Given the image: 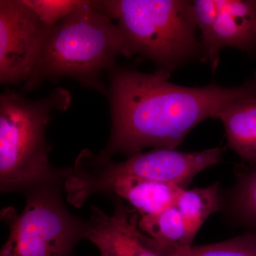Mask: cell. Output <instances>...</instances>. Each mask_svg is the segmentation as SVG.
Returning a JSON list of instances; mask_svg holds the SVG:
<instances>
[{
  "label": "cell",
  "mask_w": 256,
  "mask_h": 256,
  "mask_svg": "<svg viewBox=\"0 0 256 256\" xmlns=\"http://www.w3.org/2000/svg\"><path fill=\"white\" fill-rule=\"evenodd\" d=\"M120 56L131 57L118 26L92 1H85L50 28L24 90L68 77L108 95L101 77L116 68Z\"/></svg>",
  "instance_id": "cell-2"
},
{
  "label": "cell",
  "mask_w": 256,
  "mask_h": 256,
  "mask_svg": "<svg viewBox=\"0 0 256 256\" xmlns=\"http://www.w3.org/2000/svg\"><path fill=\"white\" fill-rule=\"evenodd\" d=\"M194 14L197 28L201 33V42L203 60L204 53L210 44L212 32L218 16V0H196L193 1Z\"/></svg>",
  "instance_id": "cell-17"
},
{
  "label": "cell",
  "mask_w": 256,
  "mask_h": 256,
  "mask_svg": "<svg viewBox=\"0 0 256 256\" xmlns=\"http://www.w3.org/2000/svg\"><path fill=\"white\" fill-rule=\"evenodd\" d=\"M175 206L196 235L208 216L220 210L218 184L205 188H183L178 194Z\"/></svg>",
  "instance_id": "cell-13"
},
{
  "label": "cell",
  "mask_w": 256,
  "mask_h": 256,
  "mask_svg": "<svg viewBox=\"0 0 256 256\" xmlns=\"http://www.w3.org/2000/svg\"><path fill=\"white\" fill-rule=\"evenodd\" d=\"M50 28L22 0L0 1L2 84L26 82Z\"/></svg>",
  "instance_id": "cell-7"
},
{
  "label": "cell",
  "mask_w": 256,
  "mask_h": 256,
  "mask_svg": "<svg viewBox=\"0 0 256 256\" xmlns=\"http://www.w3.org/2000/svg\"><path fill=\"white\" fill-rule=\"evenodd\" d=\"M182 190L170 184L124 176L108 184L100 193L116 194L132 205L142 217L156 214L174 206Z\"/></svg>",
  "instance_id": "cell-10"
},
{
  "label": "cell",
  "mask_w": 256,
  "mask_h": 256,
  "mask_svg": "<svg viewBox=\"0 0 256 256\" xmlns=\"http://www.w3.org/2000/svg\"><path fill=\"white\" fill-rule=\"evenodd\" d=\"M108 74L112 130L104 150L95 156L86 152V164L94 168L114 154L132 156L149 146L175 149L197 124L218 118L224 108L256 92V73L235 88L180 86L160 70L144 74L116 66Z\"/></svg>",
  "instance_id": "cell-1"
},
{
  "label": "cell",
  "mask_w": 256,
  "mask_h": 256,
  "mask_svg": "<svg viewBox=\"0 0 256 256\" xmlns=\"http://www.w3.org/2000/svg\"><path fill=\"white\" fill-rule=\"evenodd\" d=\"M10 226L0 256H69L86 228L64 208L55 184L30 190L24 210Z\"/></svg>",
  "instance_id": "cell-6"
},
{
  "label": "cell",
  "mask_w": 256,
  "mask_h": 256,
  "mask_svg": "<svg viewBox=\"0 0 256 256\" xmlns=\"http://www.w3.org/2000/svg\"><path fill=\"white\" fill-rule=\"evenodd\" d=\"M224 149L185 152L171 148H154L136 153L122 162H108L100 166L74 170L65 181L70 204L82 206L94 194L100 193L108 184L124 176H134L185 188L203 170L218 164Z\"/></svg>",
  "instance_id": "cell-5"
},
{
  "label": "cell",
  "mask_w": 256,
  "mask_h": 256,
  "mask_svg": "<svg viewBox=\"0 0 256 256\" xmlns=\"http://www.w3.org/2000/svg\"><path fill=\"white\" fill-rule=\"evenodd\" d=\"M218 16L204 62L215 72L224 47H232L256 54V0H218Z\"/></svg>",
  "instance_id": "cell-9"
},
{
  "label": "cell",
  "mask_w": 256,
  "mask_h": 256,
  "mask_svg": "<svg viewBox=\"0 0 256 256\" xmlns=\"http://www.w3.org/2000/svg\"><path fill=\"white\" fill-rule=\"evenodd\" d=\"M161 256H256V235L249 233L226 242L168 249Z\"/></svg>",
  "instance_id": "cell-14"
},
{
  "label": "cell",
  "mask_w": 256,
  "mask_h": 256,
  "mask_svg": "<svg viewBox=\"0 0 256 256\" xmlns=\"http://www.w3.org/2000/svg\"></svg>",
  "instance_id": "cell-18"
},
{
  "label": "cell",
  "mask_w": 256,
  "mask_h": 256,
  "mask_svg": "<svg viewBox=\"0 0 256 256\" xmlns=\"http://www.w3.org/2000/svg\"><path fill=\"white\" fill-rule=\"evenodd\" d=\"M138 227L143 232V242L158 254L168 249L191 246L196 236L175 205L156 214L141 217Z\"/></svg>",
  "instance_id": "cell-12"
},
{
  "label": "cell",
  "mask_w": 256,
  "mask_h": 256,
  "mask_svg": "<svg viewBox=\"0 0 256 256\" xmlns=\"http://www.w3.org/2000/svg\"><path fill=\"white\" fill-rule=\"evenodd\" d=\"M69 106L66 90L56 89L37 100L8 90L0 96V188L2 192L28 190L65 180L68 169L56 170L45 131L50 114Z\"/></svg>",
  "instance_id": "cell-3"
},
{
  "label": "cell",
  "mask_w": 256,
  "mask_h": 256,
  "mask_svg": "<svg viewBox=\"0 0 256 256\" xmlns=\"http://www.w3.org/2000/svg\"><path fill=\"white\" fill-rule=\"evenodd\" d=\"M227 144L244 161L256 164V92L224 108L218 114Z\"/></svg>",
  "instance_id": "cell-11"
},
{
  "label": "cell",
  "mask_w": 256,
  "mask_h": 256,
  "mask_svg": "<svg viewBox=\"0 0 256 256\" xmlns=\"http://www.w3.org/2000/svg\"><path fill=\"white\" fill-rule=\"evenodd\" d=\"M138 220L120 198L111 215L92 206L84 238L92 242L102 256H161L143 242Z\"/></svg>",
  "instance_id": "cell-8"
},
{
  "label": "cell",
  "mask_w": 256,
  "mask_h": 256,
  "mask_svg": "<svg viewBox=\"0 0 256 256\" xmlns=\"http://www.w3.org/2000/svg\"><path fill=\"white\" fill-rule=\"evenodd\" d=\"M117 20L130 55L139 54L170 74L192 60H203L193 2L184 0L92 1Z\"/></svg>",
  "instance_id": "cell-4"
},
{
  "label": "cell",
  "mask_w": 256,
  "mask_h": 256,
  "mask_svg": "<svg viewBox=\"0 0 256 256\" xmlns=\"http://www.w3.org/2000/svg\"><path fill=\"white\" fill-rule=\"evenodd\" d=\"M42 22L52 28L73 12L85 1L82 0H22Z\"/></svg>",
  "instance_id": "cell-16"
},
{
  "label": "cell",
  "mask_w": 256,
  "mask_h": 256,
  "mask_svg": "<svg viewBox=\"0 0 256 256\" xmlns=\"http://www.w3.org/2000/svg\"><path fill=\"white\" fill-rule=\"evenodd\" d=\"M232 205L237 216L256 230V164L246 170L239 178L233 193Z\"/></svg>",
  "instance_id": "cell-15"
}]
</instances>
